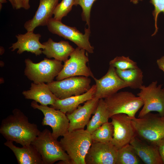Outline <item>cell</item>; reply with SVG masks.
<instances>
[{
	"label": "cell",
	"instance_id": "cell-1",
	"mask_svg": "<svg viewBox=\"0 0 164 164\" xmlns=\"http://www.w3.org/2000/svg\"><path fill=\"white\" fill-rule=\"evenodd\" d=\"M12 113L2 120L0 134L7 141L22 146L31 144L41 132L37 125L29 122L28 118L20 110L15 109Z\"/></svg>",
	"mask_w": 164,
	"mask_h": 164
},
{
	"label": "cell",
	"instance_id": "cell-2",
	"mask_svg": "<svg viewBox=\"0 0 164 164\" xmlns=\"http://www.w3.org/2000/svg\"><path fill=\"white\" fill-rule=\"evenodd\" d=\"M60 142L71 164H86L85 157L93 142L91 134L87 130L81 129L68 131Z\"/></svg>",
	"mask_w": 164,
	"mask_h": 164
},
{
	"label": "cell",
	"instance_id": "cell-3",
	"mask_svg": "<svg viewBox=\"0 0 164 164\" xmlns=\"http://www.w3.org/2000/svg\"><path fill=\"white\" fill-rule=\"evenodd\" d=\"M39 153L43 164H71L70 159L63 149L60 141L52 137L51 132L45 128L32 142Z\"/></svg>",
	"mask_w": 164,
	"mask_h": 164
},
{
	"label": "cell",
	"instance_id": "cell-4",
	"mask_svg": "<svg viewBox=\"0 0 164 164\" xmlns=\"http://www.w3.org/2000/svg\"><path fill=\"white\" fill-rule=\"evenodd\" d=\"M132 121L136 136L142 140L155 144L164 138V116L149 112Z\"/></svg>",
	"mask_w": 164,
	"mask_h": 164
},
{
	"label": "cell",
	"instance_id": "cell-5",
	"mask_svg": "<svg viewBox=\"0 0 164 164\" xmlns=\"http://www.w3.org/2000/svg\"><path fill=\"white\" fill-rule=\"evenodd\" d=\"M62 62L45 58L37 63H35L29 59L25 60V74L31 80L36 84L50 83L53 81L62 70Z\"/></svg>",
	"mask_w": 164,
	"mask_h": 164
},
{
	"label": "cell",
	"instance_id": "cell-6",
	"mask_svg": "<svg viewBox=\"0 0 164 164\" xmlns=\"http://www.w3.org/2000/svg\"><path fill=\"white\" fill-rule=\"evenodd\" d=\"M104 100L110 117L116 114H124L133 118L143 105L140 97L127 91L117 92Z\"/></svg>",
	"mask_w": 164,
	"mask_h": 164
},
{
	"label": "cell",
	"instance_id": "cell-7",
	"mask_svg": "<svg viewBox=\"0 0 164 164\" xmlns=\"http://www.w3.org/2000/svg\"><path fill=\"white\" fill-rule=\"evenodd\" d=\"M46 26L49 31L52 33L71 41L78 47L85 50L90 53H94V47L91 46L89 41L90 28H85L84 33L83 34L76 27L66 25L53 18L49 20Z\"/></svg>",
	"mask_w": 164,
	"mask_h": 164
},
{
	"label": "cell",
	"instance_id": "cell-8",
	"mask_svg": "<svg viewBox=\"0 0 164 164\" xmlns=\"http://www.w3.org/2000/svg\"><path fill=\"white\" fill-rule=\"evenodd\" d=\"M91 82L88 77L76 76L53 81L47 84L56 96L62 99L85 93L91 88Z\"/></svg>",
	"mask_w": 164,
	"mask_h": 164
},
{
	"label": "cell",
	"instance_id": "cell-9",
	"mask_svg": "<svg viewBox=\"0 0 164 164\" xmlns=\"http://www.w3.org/2000/svg\"><path fill=\"white\" fill-rule=\"evenodd\" d=\"M157 81L152 82L148 86L142 85L137 94L143 102V107L138 117H142L152 111H156L164 116V91L162 84L157 85Z\"/></svg>",
	"mask_w": 164,
	"mask_h": 164
},
{
	"label": "cell",
	"instance_id": "cell-10",
	"mask_svg": "<svg viewBox=\"0 0 164 164\" xmlns=\"http://www.w3.org/2000/svg\"><path fill=\"white\" fill-rule=\"evenodd\" d=\"M85 50L77 47L70 55V58L64 62L63 68L56 77L57 80L73 76L94 77L90 68L87 66L89 61L85 54Z\"/></svg>",
	"mask_w": 164,
	"mask_h": 164
},
{
	"label": "cell",
	"instance_id": "cell-11",
	"mask_svg": "<svg viewBox=\"0 0 164 164\" xmlns=\"http://www.w3.org/2000/svg\"><path fill=\"white\" fill-rule=\"evenodd\" d=\"M31 105L34 109H38L42 112L44 117L42 125L51 127L52 130L51 134L53 138L57 139L68 132L69 121L66 114L51 107L39 105L34 101L31 102Z\"/></svg>",
	"mask_w": 164,
	"mask_h": 164
},
{
	"label": "cell",
	"instance_id": "cell-12",
	"mask_svg": "<svg viewBox=\"0 0 164 164\" xmlns=\"http://www.w3.org/2000/svg\"><path fill=\"white\" fill-rule=\"evenodd\" d=\"M114 127V134L111 142L118 149L130 143L136 136L132 118L126 114H118L111 117Z\"/></svg>",
	"mask_w": 164,
	"mask_h": 164
},
{
	"label": "cell",
	"instance_id": "cell-13",
	"mask_svg": "<svg viewBox=\"0 0 164 164\" xmlns=\"http://www.w3.org/2000/svg\"><path fill=\"white\" fill-rule=\"evenodd\" d=\"M96 86L95 97L100 99L105 98L117 93L120 89L128 87L127 83L117 74L116 68L109 66L106 73L100 79L95 77Z\"/></svg>",
	"mask_w": 164,
	"mask_h": 164
},
{
	"label": "cell",
	"instance_id": "cell-14",
	"mask_svg": "<svg viewBox=\"0 0 164 164\" xmlns=\"http://www.w3.org/2000/svg\"><path fill=\"white\" fill-rule=\"evenodd\" d=\"M117 150L111 142L93 141L85 157L86 164H116Z\"/></svg>",
	"mask_w": 164,
	"mask_h": 164
},
{
	"label": "cell",
	"instance_id": "cell-15",
	"mask_svg": "<svg viewBox=\"0 0 164 164\" xmlns=\"http://www.w3.org/2000/svg\"><path fill=\"white\" fill-rule=\"evenodd\" d=\"M99 99L94 97L80 105L71 113L66 114L69 120L68 131L84 129L87 126L92 114H94L97 106Z\"/></svg>",
	"mask_w": 164,
	"mask_h": 164
},
{
	"label": "cell",
	"instance_id": "cell-16",
	"mask_svg": "<svg viewBox=\"0 0 164 164\" xmlns=\"http://www.w3.org/2000/svg\"><path fill=\"white\" fill-rule=\"evenodd\" d=\"M59 0H39L38 8L31 19L24 24L27 31H33L36 27L47 26L49 20L52 18L55 9Z\"/></svg>",
	"mask_w": 164,
	"mask_h": 164
},
{
	"label": "cell",
	"instance_id": "cell-17",
	"mask_svg": "<svg viewBox=\"0 0 164 164\" xmlns=\"http://www.w3.org/2000/svg\"><path fill=\"white\" fill-rule=\"evenodd\" d=\"M15 36L17 41L12 44L9 48H12V51L18 49L17 53L19 54L26 51L34 53L36 56L42 53L41 49H43L45 46L39 41L41 37L40 34L34 33L33 31H27L24 34H19Z\"/></svg>",
	"mask_w": 164,
	"mask_h": 164
},
{
	"label": "cell",
	"instance_id": "cell-18",
	"mask_svg": "<svg viewBox=\"0 0 164 164\" xmlns=\"http://www.w3.org/2000/svg\"><path fill=\"white\" fill-rule=\"evenodd\" d=\"M130 144L145 164H163L157 145L148 143L136 136L132 138Z\"/></svg>",
	"mask_w": 164,
	"mask_h": 164
},
{
	"label": "cell",
	"instance_id": "cell-19",
	"mask_svg": "<svg viewBox=\"0 0 164 164\" xmlns=\"http://www.w3.org/2000/svg\"><path fill=\"white\" fill-rule=\"evenodd\" d=\"M96 91V86L93 85L85 93L79 95L72 96L63 99L57 98L51 107L60 110L65 114L71 113L80 105L93 98Z\"/></svg>",
	"mask_w": 164,
	"mask_h": 164
},
{
	"label": "cell",
	"instance_id": "cell-20",
	"mask_svg": "<svg viewBox=\"0 0 164 164\" xmlns=\"http://www.w3.org/2000/svg\"><path fill=\"white\" fill-rule=\"evenodd\" d=\"M4 144L13 152L19 164H43L41 155L32 144L19 147L7 141Z\"/></svg>",
	"mask_w": 164,
	"mask_h": 164
},
{
	"label": "cell",
	"instance_id": "cell-21",
	"mask_svg": "<svg viewBox=\"0 0 164 164\" xmlns=\"http://www.w3.org/2000/svg\"><path fill=\"white\" fill-rule=\"evenodd\" d=\"M22 94L26 99L33 100L45 106L53 105L58 98L45 83H32L30 89L23 91Z\"/></svg>",
	"mask_w": 164,
	"mask_h": 164
},
{
	"label": "cell",
	"instance_id": "cell-22",
	"mask_svg": "<svg viewBox=\"0 0 164 164\" xmlns=\"http://www.w3.org/2000/svg\"><path fill=\"white\" fill-rule=\"evenodd\" d=\"M42 43L45 46L42 50V53L47 57L53 58L62 62H64L67 60L75 50L68 41L61 40L56 42L51 38Z\"/></svg>",
	"mask_w": 164,
	"mask_h": 164
},
{
	"label": "cell",
	"instance_id": "cell-23",
	"mask_svg": "<svg viewBox=\"0 0 164 164\" xmlns=\"http://www.w3.org/2000/svg\"><path fill=\"white\" fill-rule=\"evenodd\" d=\"M94 114L87 125L86 129L91 134L104 123L108 121L110 118L109 111L103 99H99Z\"/></svg>",
	"mask_w": 164,
	"mask_h": 164
},
{
	"label": "cell",
	"instance_id": "cell-24",
	"mask_svg": "<svg viewBox=\"0 0 164 164\" xmlns=\"http://www.w3.org/2000/svg\"><path fill=\"white\" fill-rule=\"evenodd\" d=\"M116 72L119 77L133 89H140L143 85V72L138 67L121 70L116 69Z\"/></svg>",
	"mask_w": 164,
	"mask_h": 164
},
{
	"label": "cell",
	"instance_id": "cell-25",
	"mask_svg": "<svg viewBox=\"0 0 164 164\" xmlns=\"http://www.w3.org/2000/svg\"><path fill=\"white\" fill-rule=\"evenodd\" d=\"M141 161L130 143L118 149L116 164H138L141 163Z\"/></svg>",
	"mask_w": 164,
	"mask_h": 164
},
{
	"label": "cell",
	"instance_id": "cell-26",
	"mask_svg": "<svg viewBox=\"0 0 164 164\" xmlns=\"http://www.w3.org/2000/svg\"><path fill=\"white\" fill-rule=\"evenodd\" d=\"M114 127L111 122L108 121L102 124L91 134L93 141L109 142L112 141Z\"/></svg>",
	"mask_w": 164,
	"mask_h": 164
},
{
	"label": "cell",
	"instance_id": "cell-27",
	"mask_svg": "<svg viewBox=\"0 0 164 164\" xmlns=\"http://www.w3.org/2000/svg\"><path fill=\"white\" fill-rule=\"evenodd\" d=\"M109 65L116 69L123 70L138 67L137 63L129 56H116L109 62Z\"/></svg>",
	"mask_w": 164,
	"mask_h": 164
},
{
	"label": "cell",
	"instance_id": "cell-28",
	"mask_svg": "<svg viewBox=\"0 0 164 164\" xmlns=\"http://www.w3.org/2000/svg\"><path fill=\"white\" fill-rule=\"evenodd\" d=\"M75 0H62L58 3L54 10V19L61 21L62 19L66 16L72 9Z\"/></svg>",
	"mask_w": 164,
	"mask_h": 164
},
{
	"label": "cell",
	"instance_id": "cell-29",
	"mask_svg": "<svg viewBox=\"0 0 164 164\" xmlns=\"http://www.w3.org/2000/svg\"><path fill=\"white\" fill-rule=\"evenodd\" d=\"M97 0H75L74 5H80L82 11L81 17L82 20L85 22L88 28L90 26V14L92 6Z\"/></svg>",
	"mask_w": 164,
	"mask_h": 164
},
{
	"label": "cell",
	"instance_id": "cell-30",
	"mask_svg": "<svg viewBox=\"0 0 164 164\" xmlns=\"http://www.w3.org/2000/svg\"><path fill=\"white\" fill-rule=\"evenodd\" d=\"M150 2L154 7V10L152 12V15L155 20V31L152 35L153 36L155 35L158 31L157 21L158 15L162 12L164 14V0H150Z\"/></svg>",
	"mask_w": 164,
	"mask_h": 164
},
{
	"label": "cell",
	"instance_id": "cell-31",
	"mask_svg": "<svg viewBox=\"0 0 164 164\" xmlns=\"http://www.w3.org/2000/svg\"><path fill=\"white\" fill-rule=\"evenodd\" d=\"M155 145H157L158 147L163 164H164V138L157 142Z\"/></svg>",
	"mask_w": 164,
	"mask_h": 164
},
{
	"label": "cell",
	"instance_id": "cell-32",
	"mask_svg": "<svg viewBox=\"0 0 164 164\" xmlns=\"http://www.w3.org/2000/svg\"><path fill=\"white\" fill-rule=\"evenodd\" d=\"M156 63L159 68L164 73V56L158 59Z\"/></svg>",
	"mask_w": 164,
	"mask_h": 164
},
{
	"label": "cell",
	"instance_id": "cell-33",
	"mask_svg": "<svg viewBox=\"0 0 164 164\" xmlns=\"http://www.w3.org/2000/svg\"><path fill=\"white\" fill-rule=\"evenodd\" d=\"M24 0H14L15 5V9H19L23 8Z\"/></svg>",
	"mask_w": 164,
	"mask_h": 164
},
{
	"label": "cell",
	"instance_id": "cell-34",
	"mask_svg": "<svg viewBox=\"0 0 164 164\" xmlns=\"http://www.w3.org/2000/svg\"><path fill=\"white\" fill-rule=\"evenodd\" d=\"M29 2V0H24L23 8L26 10L30 8Z\"/></svg>",
	"mask_w": 164,
	"mask_h": 164
},
{
	"label": "cell",
	"instance_id": "cell-35",
	"mask_svg": "<svg viewBox=\"0 0 164 164\" xmlns=\"http://www.w3.org/2000/svg\"><path fill=\"white\" fill-rule=\"evenodd\" d=\"M11 3L13 9H15V5L14 0H8Z\"/></svg>",
	"mask_w": 164,
	"mask_h": 164
},
{
	"label": "cell",
	"instance_id": "cell-36",
	"mask_svg": "<svg viewBox=\"0 0 164 164\" xmlns=\"http://www.w3.org/2000/svg\"><path fill=\"white\" fill-rule=\"evenodd\" d=\"M142 0H130V2H132L133 4H136L138 3L139 1H142Z\"/></svg>",
	"mask_w": 164,
	"mask_h": 164
},
{
	"label": "cell",
	"instance_id": "cell-37",
	"mask_svg": "<svg viewBox=\"0 0 164 164\" xmlns=\"http://www.w3.org/2000/svg\"><path fill=\"white\" fill-rule=\"evenodd\" d=\"M6 0H0V3L2 4L7 2Z\"/></svg>",
	"mask_w": 164,
	"mask_h": 164
},
{
	"label": "cell",
	"instance_id": "cell-38",
	"mask_svg": "<svg viewBox=\"0 0 164 164\" xmlns=\"http://www.w3.org/2000/svg\"><path fill=\"white\" fill-rule=\"evenodd\" d=\"M2 4L1 3H0V10L2 9Z\"/></svg>",
	"mask_w": 164,
	"mask_h": 164
},
{
	"label": "cell",
	"instance_id": "cell-39",
	"mask_svg": "<svg viewBox=\"0 0 164 164\" xmlns=\"http://www.w3.org/2000/svg\"><path fill=\"white\" fill-rule=\"evenodd\" d=\"M163 91H164V88L163 89Z\"/></svg>",
	"mask_w": 164,
	"mask_h": 164
}]
</instances>
